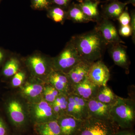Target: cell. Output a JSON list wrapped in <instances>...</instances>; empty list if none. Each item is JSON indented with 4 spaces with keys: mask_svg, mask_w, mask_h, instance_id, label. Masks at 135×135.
Instances as JSON below:
<instances>
[{
    "mask_svg": "<svg viewBox=\"0 0 135 135\" xmlns=\"http://www.w3.org/2000/svg\"><path fill=\"white\" fill-rule=\"evenodd\" d=\"M71 41L81 59L91 64L100 60L106 45L96 29L73 36Z\"/></svg>",
    "mask_w": 135,
    "mask_h": 135,
    "instance_id": "1",
    "label": "cell"
},
{
    "mask_svg": "<svg viewBox=\"0 0 135 135\" xmlns=\"http://www.w3.org/2000/svg\"><path fill=\"white\" fill-rule=\"evenodd\" d=\"M110 114L112 121L120 129H133L135 122L134 99L118 96L111 107Z\"/></svg>",
    "mask_w": 135,
    "mask_h": 135,
    "instance_id": "2",
    "label": "cell"
},
{
    "mask_svg": "<svg viewBox=\"0 0 135 135\" xmlns=\"http://www.w3.org/2000/svg\"><path fill=\"white\" fill-rule=\"evenodd\" d=\"M120 129L112 121L88 118L77 135H113Z\"/></svg>",
    "mask_w": 135,
    "mask_h": 135,
    "instance_id": "3",
    "label": "cell"
},
{
    "mask_svg": "<svg viewBox=\"0 0 135 135\" xmlns=\"http://www.w3.org/2000/svg\"><path fill=\"white\" fill-rule=\"evenodd\" d=\"M82 59L70 41L58 56L52 59L53 70L67 74Z\"/></svg>",
    "mask_w": 135,
    "mask_h": 135,
    "instance_id": "4",
    "label": "cell"
},
{
    "mask_svg": "<svg viewBox=\"0 0 135 135\" xmlns=\"http://www.w3.org/2000/svg\"><path fill=\"white\" fill-rule=\"evenodd\" d=\"M26 64L32 75L37 79L47 80L50 74L53 70L52 59H49L38 54L28 57Z\"/></svg>",
    "mask_w": 135,
    "mask_h": 135,
    "instance_id": "5",
    "label": "cell"
},
{
    "mask_svg": "<svg viewBox=\"0 0 135 135\" xmlns=\"http://www.w3.org/2000/svg\"><path fill=\"white\" fill-rule=\"evenodd\" d=\"M29 108L30 114L37 123L57 119V116L54 113L50 104L44 99L38 102L30 103Z\"/></svg>",
    "mask_w": 135,
    "mask_h": 135,
    "instance_id": "6",
    "label": "cell"
},
{
    "mask_svg": "<svg viewBox=\"0 0 135 135\" xmlns=\"http://www.w3.org/2000/svg\"><path fill=\"white\" fill-rule=\"evenodd\" d=\"M68 97V103L66 114L81 121L89 118L87 101L72 93Z\"/></svg>",
    "mask_w": 135,
    "mask_h": 135,
    "instance_id": "7",
    "label": "cell"
},
{
    "mask_svg": "<svg viewBox=\"0 0 135 135\" xmlns=\"http://www.w3.org/2000/svg\"><path fill=\"white\" fill-rule=\"evenodd\" d=\"M110 76L109 68L103 62L99 60L91 64L87 77L94 84L100 87L106 86Z\"/></svg>",
    "mask_w": 135,
    "mask_h": 135,
    "instance_id": "8",
    "label": "cell"
},
{
    "mask_svg": "<svg viewBox=\"0 0 135 135\" xmlns=\"http://www.w3.org/2000/svg\"><path fill=\"white\" fill-rule=\"evenodd\" d=\"M46 81L47 83L53 86L60 94L68 95L72 92V86L65 73L53 70Z\"/></svg>",
    "mask_w": 135,
    "mask_h": 135,
    "instance_id": "9",
    "label": "cell"
},
{
    "mask_svg": "<svg viewBox=\"0 0 135 135\" xmlns=\"http://www.w3.org/2000/svg\"><path fill=\"white\" fill-rule=\"evenodd\" d=\"M7 108L8 115L14 125L20 127L25 124L26 120V112L23 104L19 99H10L8 102Z\"/></svg>",
    "mask_w": 135,
    "mask_h": 135,
    "instance_id": "10",
    "label": "cell"
},
{
    "mask_svg": "<svg viewBox=\"0 0 135 135\" xmlns=\"http://www.w3.org/2000/svg\"><path fill=\"white\" fill-rule=\"evenodd\" d=\"M95 29L100 34L106 45L124 43L119 36L114 25L109 20H104Z\"/></svg>",
    "mask_w": 135,
    "mask_h": 135,
    "instance_id": "11",
    "label": "cell"
},
{
    "mask_svg": "<svg viewBox=\"0 0 135 135\" xmlns=\"http://www.w3.org/2000/svg\"><path fill=\"white\" fill-rule=\"evenodd\" d=\"M44 86L40 81H28L21 86L20 92L22 95L30 103H35L43 98Z\"/></svg>",
    "mask_w": 135,
    "mask_h": 135,
    "instance_id": "12",
    "label": "cell"
},
{
    "mask_svg": "<svg viewBox=\"0 0 135 135\" xmlns=\"http://www.w3.org/2000/svg\"><path fill=\"white\" fill-rule=\"evenodd\" d=\"M87 103L89 117L112 121L110 114L112 106L101 103L95 98L87 101Z\"/></svg>",
    "mask_w": 135,
    "mask_h": 135,
    "instance_id": "13",
    "label": "cell"
},
{
    "mask_svg": "<svg viewBox=\"0 0 135 135\" xmlns=\"http://www.w3.org/2000/svg\"><path fill=\"white\" fill-rule=\"evenodd\" d=\"M62 135H77L83 121L69 114L61 115L57 119Z\"/></svg>",
    "mask_w": 135,
    "mask_h": 135,
    "instance_id": "14",
    "label": "cell"
},
{
    "mask_svg": "<svg viewBox=\"0 0 135 135\" xmlns=\"http://www.w3.org/2000/svg\"><path fill=\"white\" fill-rule=\"evenodd\" d=\"M99 88L87 77L81 82L73 86L72 93L89 101L95 98Z\"/></svg>",
    "mask_w": 135,
    "mask_h": 135,
    "instance_id": "15",
    "label": "cell"
},
{
    "mask_svg": "<svg viewBox=\"0 0 135 135\" xmlns=\"http://www.w3.org/2000/svg\"><path fill=\"white\" fill-rule=\"evenodd\" d=\"M91 64L82 60L74 66L67 74L72 86L82 81L87 77Z\"/></svg>",
    "mask_w": 135,
    "mask_h": 135,
    "instance_id": "16",
    "label": "cell"
},
{
    "mask_svg": "<svg viewBox=\"0 0 135 135\" xmlns=\"http://www.w3.org/2000/svg\"><path fill=\"white\" fill-rule=\"evenodd\" d=\"M110 55L115 64L124 69H128L129 63L127 52L120 44L112 45Z\"/></svg>",
    "mask_w": 135,
    "mask_h": 135,
    "instance_id": "17",
    "label": "cell"
},
{
    "mask_svg": "<svg viewBox=\"0 0 135 135\" xmlns=\"http://www.w3.org/2000/svg\"><path fill=\"white\" fill-rule=\"evenodd\" d=\"M116 95L109 86L106 85L99 87L95 99L109 105L112 106L116 103L118 98Z\"/></svg>",
    "mask_w": 135,
    "mask_h": 135,
    "instance_id": "18",
    "label": "cell"
},
{
    "mask_svg": "<svg viewBox=\"0 0 135 135\" xmlns=\"http://www.w3.org/2000/svg\"><path fill=\"white\" fill-rule=\"evenodd\" d=\"M36 127L40 135H62L57 120L37 123Z\"/></svg>",
    "mask_w": 135,
    "mask_h": 135,
    "instance_id": "19",
    "label": "cell"
},
{
    "mask_svg": "<svg viewBox=\"0 0 135 135\" xmlns=\"http://www.w3.org/2000/svg\"><path fill=\"white\" fill-rule=\"evenodd\" d=\"M68 95L60 94L52 103L50 104L54 113L58 117L66 114L68 105Z\"/></svg>",
    "mask_w": 135,
    "mask_h": 135,
    "instance_id": "20",
    "label": "cell"
},
{
    "mask_svg": "<svg viewBox=\"0 0 135 135\" xmlns=\"http://www.w3.org/2000/svg\"><path fill=\"white\" fill-rule=\"evenodd\" d=\"M98 5V2H92L88 0L81 4L80 7L84 15L92 21H95L99 16Z\"/></svg>",
    "mask_w": 135,
    "mask_h": 135,
    "instance_id": "21",
    "label": "cell"
},
{
    "mask_svg": "<svg viewBox=\"0 0 135 135\" xmlns=\"http://www.w3.org/2000/svg\"><path fill=\"white\" fill-rule=\"evenodd\" d=\"M127 3L114 2L107 6L105 9V14L109 18L116 19L123 12Z\"/></svg>",
    "mask_w": 135,
    "mask_h": 135,
    "instance_id": "22",
    "label": "cell"
},
{
    "mask_svg": "<svg viewBox=\"0 0 135 135\" xmlns=\"http://www.w3.org/2000/svg\"><path fill=\"white\" fill-rule=\"evenodd\" d=\"M20 63L16 58H11L4 65L3 69V74L6 77H10L15 75L19 71Z\"/></svg>",
    "mask_w": 135,
    "mask_h": 135,
    "instance_id": "23",
    "label": "cell"
},
{
    "mask_svg": "<svg viewBox=\"0 0 135 135\" xmlns=\"http://www.w3.org/2000/svg\"><path fill=\"white\" fill-rule=\"evenodd\" d=\"M68 15L70 19L76 23H87L92 21L84 15L80 8L73 7L71 8Z\"/></svg>",
    "mask_w": 135,
    "mask_h": 135,
    "instance_id": "24",
    "label": "cell"
},
{
    "mask_svg": "<svg viewBox=\"0 0 135 135\" xmlns=\"http://www.w3.org/2000/svg\"><path fill=\"white\" fill-rule=\"evenodd\" d=\"M60 93L52 85L47 83L44 88L43 99L50 104L55 101Z\"/></svg>",
    "mask_w": 135,
    "mask_h": 135,
    "instance_id": "25",
    "label": "cell"
},
{
    "mask_svg": "<svg viewBox=\"0 0 135 135\" xmlns=\"http://www.w3.org/2000/svg\"><path fill=\"white\" fill-rule=\"evenodd\" d=\"M48 15L49 17L56 23H62L64 22L66 15L65 11L59 7H55L48 8Z\"/></svg>",
    "mask_w": 135,
    "mask_h": 135,
    "instance_id": "26",
    "label": "cell"
},
{
    "mask_svg": "<svg viewBox=\"0 0 135 135\" xmlns=\"http://www.w3.org/2000/svg\"><path fill=\"white\" fill-rule=\"evenodd\" d=\"M13 76L11 81L12 86L15 88L21 86L25 79L26 74L25 72L22 71H18Z\"/></svg>",
    "mask_w": 135,
    "mask_h": 135,
    "instance_id": "27",
    "label": "cell"
},
{
    "mask_svg": "<svg viewBox=\"0 0 135 135\" xmlns=\"http://www.w3.org/2000/svg\"><path fill=\"white\" fill-rule=\"evenodd\" d=\"M32 7L34 9L44 10L49 8L51 0H31Z\"/></svg>",
    "mask_w": 135,
    "mask_h": 135,
    "instance_id": "28",
    "label": "cell"
},
{
    "mask_svg": "<svg viewBox=\"0 0 135 135\" xmlns=\"http://www.w3.org/2000/svg\"><path fill=\"white\" fill-rule=\"evenodd\" d=\"M118 19L121 26H126L130 23L131 17L127 12H123L122 13Z\"/></svg>",
    "mask_w": 135,
    "mask_h": 135,
    "instance_id": "29",
    "label": "cell"
},
{
    "mask_svg": "<svg viewBox=\"0 0 135 135\" xmlns=\"http://www.w3.org/2000/svg\"><path fill=\"white\" fill-rule=\"evenodd\" d=\"M119 32L121 35L125 37H128L132 35V31L129 25L126 26H121Z\"/></svg>",
    "mask_w": 135,
    "mask_h": 135,
    "instance_id": "30",
    "label": "cell"
},
{
    "mask_svg": "<svg viewBox=\"0 0 135 135\" xmlns=\"http://www.w3.org/2000/svg\"><path fill=\"white\" fill-rule=\"evenodd\" d=\"M130 20V26L132 31V39L133 41L135 42V15L134 12L131 14Z\"/></svg>",
    "mask_w": 135,
    "mask_h": 135,
    "instance_id": "31",
    "label": "cell"
},
{
    "mask_svg": "<svg viewBox=\"0 0 135 135\" xmlns=\"http://www.w3.org/2000/svg\"><path fill=\"white\" fill-rule=\"evenodd\" d=\"M113 135H135L133 129H120Z\"/></svg>",
    "mask_w": 135,
    "mask_h": 135,
    "instance_id": "32",
    "label": "cell"
},
{
    "mask_svg": "<svg viewBox=\"0 0 135 135\" xmlns=\"http://www.w3.org/2000/svg\"><path fill=\"white\" fill-rule=\"evenodd\" d=\"M7 128L3 121L0 118V135H6Z\"/></svg>",
    "mask_w": 135,
    "mask_h": 135,
    "instance_id": "33",
    "label": "cell"
},
{
    "mask_svg": "<svg viewBox=\"0 0 135 135\" xmlns=\"http://www.w3.org/2000/svg\"><path fill=\"white\" fill-rule=\"evenodd\" d=\"M54 3L60 6H64L67 5L71 0H52Z\"/></svg>",
    "mask_w": 135,
    "mask_h": 135,
    "instance_id": "34",
    "label": "cell"
},
{
    "mask_svg": "<svg viewBox=\"0 0 135 135\" xmlns=\"http://www.w3.org/2000/svg\"><path fill=\"white\" fill-rule=\"evenodd\" d=\"M5 57V54L4 51L0 49V64H1L3 60Z\"/></svg>",
    "mask_w": 135,
    "mask_h": 135,
    "instance_id": "35",
    "label": "cell"
},
{
    "mask_svg": "<svg viewBox=\"0 0 135 135\" xmlns=\"http://www.w3.org/2000/svg\"><path fill=\"white\" fill-rule=\"evenodd\" d=\"M128 2L129 3H131L132 5L135 6V0H129Z\"/></svg>",
    "mask_w": 135,
    "mask_h": 135,
    "instance_id": "36",
    "label": "cell"
},
{
    "mask_svg": "<svg viewBox=\"0 0 135 135\" xmlns=\"http://www.w3.org/2000/svg\"><path fill=\"white\" fill-rule=\"evenodd\" d=\"M1 0H0V2H1Z\"/></svg>",
    "mask_w": 135,
    "mask_h": 135,
    "instance_id": "37",
    "label": "cell"
}]
</instances>
